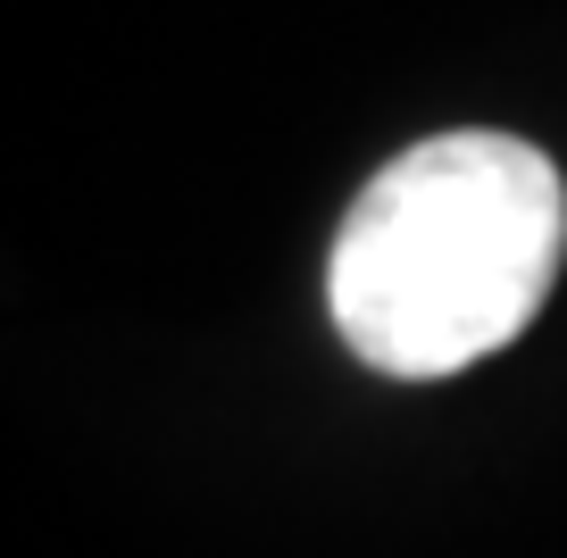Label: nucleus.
Segmentation results:
<instances>
[{"label":"nucleus","mask_w":567,"mask_h":558,"mask_svg":"<svg viewBox=\"0 0 567 558\" xmlns=\"http://www.w3.org/2000/svg\"><path fill=\"white\" fill-rule=\"evenodd\" d=\"M567 259V184L526 134L460 125L368 175L326 259L351 359L434 384L509 350Z\"/></svg>","instance_id":"obj_1"}]
</instances>
